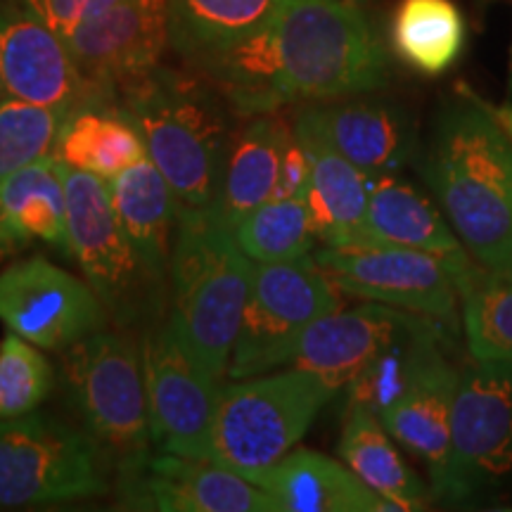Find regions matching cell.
Masks as SVG:
<instances>
[{"label": "cell", "instance_id": "1", "mask_svg": "<svg viewBox=\"0 0 512 512\" xmlns=\"http://www.w3.org/2000/svg\"><path fill=\"white\" fill-rule=\"evenodd\" d=\"M192 67L240 117L363 95L389 76L387 50L354 0H285L264 29Z\"/></svg>", "mask_w": 512, "mask_h": 512}, {"label": "cell", "instance_id": "2", "mask_svg": "<svg viewBox=\"0 0 512 512\" xmlns=\"http://www.w3.org/2000/svg\"><path fill=\"white\" fill-rule=\"evenodd\" d=\"M422 174L472 261L512 280V140L486 102L448 107Z\"/></svg>", "mask_w": 512, "mask_h": 512}, {"label": "cell", "instance_id": "3", "mask_svg": "<svg viewBox=\"0 0 512 512\" xmlns=\"http://www.w3.org/2000/svg\"><path fill=\"white\" fill-rule=\"evenodd\" d=\"M114 102L138 128L147 157L169 181L178 207H214L238 133L226 98L202 74L159 64Z\"/></svg>", "mask_w": 512, "mask_h": 512}, {"label": "cell", "instance_id": "4", "mask_svg": "<svg viewBox=\"0 0 512 512\" xmlns=\"http://www.w3.org/2000/svg\"><path fill=\"white\" fill-rule=\"evenodd\" d=\"M254 261L214 207H178L169 268V320L211 380L228 375Z\"/></svg>", "mask_w": 512, "mask_h": 512}, {"label": "cell", "instance_id": "5", "mask_svg": "<svg viewBox=\"0 0 512 512\" xmlns=\"http://www.w3.org/2000/svg\"><path fill=\"white\" fill-rule=\"evenodd\" d=\"M337 389L309 370L242 377L219 387L211 463L254 477L302 441Z\"/></svg>", "mask_w": 512, "mask_h": 512}, {"label": "cell", "instance_id": "6", "mask_svg": "<svg viewBox=\"0 0 512 512\" xmlns=\"http://www.w3.org/2000/svg\"><path fill=\"white\" fill-rule=\"evenodd\" d=\"M64 384L83 430L117 472L150 453L143 356L126 330H98L69 347Z\"/></svg>", "mask_w": 512, "mask_h": 512}, {"label": "cell", "instance_id": "7", "mask_svg": "<svg viewBox=\"0 0 512 512\" xmlns=\"http://www.w3.org/2000/svg\"><path fill=\"white\" fill-rule=\"evenodd\" d=\"M64 183L72 259L98 294L107 318L121 330L155 323L169 304V294L157 290L147 278L114 211L110 183L69 166Z\"/></svg>", "mask_w": 512, "mask_h": 512}, {"label": "cell", "instance_id": "8", "mask_svg": "<svg viewBox=\"0 0 512 512\" xmlns=\"http://www.w3.org/2000/svg\"><path fill=\"white\" fill-rule=\"evenodd\" d=\"M107 465L91 434L55 415L0 418V508L98 496L107 489Z\"/></svg>", "mask_w": 512, "mask_h": 512}, {"label": "cell", "instance_id": "9", "mask_svg": "<svg viewBox=\"0 0 512 512\" xmlns=\"http://www.w3.org/2000/svg\"><path fill=\"white\" fill-rule=\"evenodd\" d=\"M339 306L337 285L313 254L283 264H254L228 377L242 380L290 366L304 330Z\"/></svg>", "mask_w": 512, "mask_h": 512}, {"label": "cell", "instance_id": "10", "mask_svg": "<svg viewBox=\"0 0 512 512\" xmlns=\"http://www.w3.org/2000/svg\"><path fill=\"white\" fill-rule=\"evenodd\" d=\"M140 356L152 444L162 453L211 460L219 382L192 361L169 318L145 325Z\"/></svg>", "mask_w": 512, "mask_h": 512}, {"label": "cell", "instance_id": "11", "mask_svg": "<svg viewBox=\"0 0 512 512\" xmlns=\"http://www.w3.org/2000/svg\"><path fill=\"white\" fill-rule=\"evenodd\" d=\"M313 259L339 292L451 323L460 294L453 266L408 247L363 245L316 249Z\"/></svg>", "mask_w": 512, "mask_h": 512}, {"label": "cell", "instance_id": "12", "mask_svg": "<svg viewBox=\"0 0 512 512\" xmlns=\"http://www.w3.org/2000/svg\"><path fill=\"white\" fill-rule=\"evenodd\" d=\"M107 311L88 280L31 256L0 271V323L48 351H67L105 330Z\"/></svg>", "mask_w": 512, "mask_h": 512}, {"label": "cell", "instance_id": "13", "mask_svg": "<svg viewBox=\"0 0 512 512\" xmlns=\"http://www.w3.org/2000/svg\"><path fill=\"white\" fill-rule=\"evenodd\" d=\"M451 434L446 498L512 477V363L477 361L460 373Z\"/></svg>", "mask_w": 512, "mask_h": 512}, {"label": "cell", "instance_id": "14", "mask_svg": "<svg viewBox=\"0 0 512 512\" xmlns=\"http://www.w3.org/2000/svg\"><path fill=\"white\" fill-rule=\"evenodd\" d=\"M88 100H114L159 67L169 46V0H119L67 38Z\"/></svg>", "mask_w": 512, "mask_h": 512}, {"label": "cell", "instance_id": "15", "mask_svg": "<svg viewBox=\"0 0 512 512\" xmlns=\"http://www.w3.org/2000/svg\"><path fill=\"white\" fill-rule=\"evenodd\" d=\"M119 498L131 510L280 512L273 496L247 477L211 460L174 453H147L119 470Z\"/></svg>", "mask_w": 512, "mask_h": 512}, {"label": "cell", "instance_id": "16", "mask_svg": "<svg viewBox=\"0 0 512 512\" xmlns=\"http://www.w3.org/2000/svg\"><path fill=\"white\" fill-rule=\"evenodd\" d=\"M0 88L10 98L69 112L88 100L67 41L22 0H0Z\"/></svg>", "mask_w": 512, "mask_h": 512}, {"label": "cell", "instance_id": "17", "mask_svg": "<svg viewBox=\"0 0 512 512\" xmlns=\"http://www.w3.org/2000/svg\"><path fill=\"white\" fill-rule=\"evenodd\" d=\"M425 320L418 313L368 302L313 320L292 351L290 366L309 370L332 389H347L384 349Z\"/></svg>", "mask_w": 512, "mask_h": 512}, {"label": "cell", "instance_id": "18", "mask_svg": "<svg viewBox=\"0 0 512 512\" xmlns=\"http://www.w3.org/2000/svg\"><path fill=\"white\" fill-rule=\"evenodd\" d=\"M294 121L311 128L370 178L399 174L415 150L413 121L387 102L358 100L356 95L309 102Z\"/></svg>", "mask_w": 512, "mask_h": 512}, {"label": "cell", "instance_id": "19", "mask_svg": "<svg viewBox=\"0 0 512 512\" xmlns=\"http://www.w3.org/2000/svg\"><path fill=\"white\" fill-rule=\"evenodd\" d=\"M460 373L453 370L439 347L430 351L418 375L399 399L377 415L396 444L418 456L430 472L432 496L446 498L453 451V401Z\"/></svg>", "mask_w": 512, "mask_h": 512}, {"label": "cell", "instance_id": "20", "mask_svg": "<svg viewBox=\"0 0 512 512\" xmlns=\"http://www.w3.org/2000/svg\"><path fill=\"white\" fill-rule=\"evenodd\" d=\"M363 245L408 247L439 256L458 278L475 266L451 223L434 204L396 174L377 176L370 185Z\"/></svg>", "mask_w": 512, "mask_h": 512}, {"label": "cell", "instance_id": "21", "mask_svg": "<svg viewBox=\"0 0 512 512\" xmlns=\"http://www.w3.org/2000/svg\"><path fill=\"white\" fill-rule=\"evenodd\" d=\"M64 174L67 164L48 155L0 181V256L22 252L31 242L72 256Z\"/></svg>", "mask_w": 512, "mask_h": 512}, {"label": "cell", "instance_id": "22", "mask_svg": "<svg viewBox=\"0 0 512 512\" xmlns=\"http://www.w3.org/2000/svg\"><path fill=\"white\" fill-rule=\"evenodd\" d=\"M112 204L121 228L136 249L147 278L169 294V268L174 252L178 202L174 190L150 157L110 178Z\"/></svg>", "mask_w": 512, "mask_h": 512}, {"label": "cell", "instance_id": "23", "mask_svg": "<svg viewBox=\"0 0 512 512\" xmlns=\"http://www.w3.org/2000/svg\"><path fill=\"white\" fill-rule=\"evenodd\" d=\"M249 482L273 496L280 512H384L392 505L354 475L347 463L297 448Z\"/></svg>", "mask_w": 512, "mask_h": 512}, {"label": "cell", "instance_id": "24", "mask_svg": "<svg viewBox=\"0 0 512 512\" xmlns=\"http://www.w3.org/2000/svg\"><path fill=\"white\" fill-rule=\"evenodd\" d=\"M292 124L309 157L304 200L311 211L318 242L328 247H358L363 242L373 178L332 150L311 128L297 121Z\"/></svg>", "mask_w": 512, "mask_h": 512}, {"label": "cell", "instance_id": "25", "mask_svg": "<svg viewBox=\"0 0 512 512\" xmlns=\"http://www.w3.org/2000/svg\"><path fill=\"white\" fill-rule=\"evenodd\" d=\"M294 140V124L266 112L249 117L235 133L214 209L235 228L249 211L278 200L285 155Z\"/></svg>", "mask_w": 512, "mask_h": 512}, {"label": "cell", "instance_id": "26", "mask_svg": "<svg viewBox=\"0 0 512 512\" xmlns=\"http://www.w3.org/2000/svg\"><path fill=\"white\" fill-rule=\"evenodd\" d=\"M53 155L69 169L110 181L147 157L138 128L114 100L81 102L62 121Z\"/></svg>", "mask_w": 512, "mask_h": 512}, {"label": "cell", "instance_id": "27", "mask_svg": "<svg viewBox=\"0 0 512 512\" xmlns=\"http://www.w3.org/2000/svg\"><path fill=\"white\" fill-rule=\"evenodd\" d=\"M337 451L342 463L392 510H422L432 498V489L408 467L382 420L361 403H349Z\"/></svg>", "mask_w": 512, "mask_h": 512}, {"label": "cell", "instance_id": "28", "mask_svg": "<svg viewBox=\"0 0 512 512\" xmlns=\"http://www.w3.org/2000/svg\"><path fill=\"white\" fill-rule=\"evenodd\" d=\"M285 0H169V46L197 64L264 29Z\"/></svg>", "mask_w": 512, "mask_h": 512}, {"label": "cell", "instance_id": "29", "mask_svg": "<svg viewBox=\"0 0 512 512\" xmlns=\"http://www.w3.org/2000/svg\"><path fill=\"white\" fill-rule=\"evenodd\" d=\"M392 41L403 62L437 76L463 50L465 19L453 0H401L394 12Z\"/></svg>", "mask_w": 512, "mask_h": 512}, {"label": "cell", "instance_id": "30", "mask_svg": "<svg viewBox=\"0 0 512 512\" xmlns=\"http://www.w3.org/2000/svg\"><path fill=\"white\" fill-rule=\"evenodd\" d=\"M458 294L475 361L512 363V280L475 264L458 278Z\"/></svg>", "mask_w": 512, "mask_h": 512}, {"label": "cell", "instance_id": "31", "mask_svg": "<svg viewBox=\"0 0 512 512\" xmlns=\"http://www.w3.org/2000/svg\"><path fill=\"white\" fill-rule=\"evenodd\" d=\"M233 235L254 264L302 259L313 254L318 242L304 195L261 204L233 228Z\"/></svg>", "mask_w": 512, "mask_h": 512}, {"label": "cell", "instance_id": "32", "mask_svg": "<svg viewBox=\"0 0 512 512\" xmlns=\"http://www.w3.org/2000/svg\"><path fill=\"white\" fill-rule=\"evenodd\" d=\"M69 110L36 105L5 95L0 100V181L53 155L55 140Z\"/></svg>", "mask_w": 512, "mask_h": 512}, {"label": "cell", "instance_id": "33", "mask_svg": "<svg viewBox=\"0 0 512 512\" xmlns=\"http://www.w3.org/2000/svg\"><path fill=\"white\" fill-rule=\"evenodd\" d=\"M55 370L41 347L8 330L0 339V418H19L43 406Z\"/></svg>", "mask_w": 512, "mask_h": 512}, {"label": "cell", "instance_id": "34", "mask_svg": "<svg viewBox=\"0 0 512 512\" xmlns=\"http://www.w3.org/2000/svg\"><path fill=\"white\" fill-rule=\"evenodd\" d=\"M64 41L91 17V0H22Z\"/></svg>", "mask_w": 512, "mask_h": 512}, {"label": "cell", "instance_id": "35", "mask_svg": "<svg viewBox=\"0 0 512 512\" xmlns=\"http://www.w3.org/2000/svg\"><path fill=\"white\" fill-rule=\"evenodd\" d=\"M489 110L496 117L498 124L505 128V133H508L510 140H512V107L510 105H503V107H491L489 105Z\"/></svg>", "mask_w": 512, "mask_h": 512}, {"label": "cell", "instance_id": "36", "mask_svg": "<svg viewBox=\"0 0 512 512\" xmlns=\"http://www.w3.org/2000/svg\"><path fill=\"white\" fill-rule=\"evenodd\" d=\"M5 98V93H3V88H0V100H3Z\"/></svg>", "mask_w": 512, "mask_h": 512}, {"label": "cell", "instance_id": "37", "mask_svg": "<svg viewBox=\"0 0 512 512\" xmlns=\"http://www.w3.org/2000/svg\"><path fill=\"white\" fill-rule=\"evenodd\" d=\"M354 3H358V0H354Z\"/></svg>", "mask_w": 512, "mask_h": 512}]
</instances>
